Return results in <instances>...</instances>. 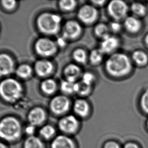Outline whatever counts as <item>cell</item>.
I'll use <instances>...</instances> for the list:
<instances>
[{
  "label": "cell",
  "mask_w": 148,
  "mask_h": 148,
  "mask_svg": "<svg viewBox=\"0 0 148 148\" xmlns=\"http://www.w3.org/2000/svg\"><path fill=\"white\" fill-rule=\"evenodd\" d=\"M32 69L28 65H22L17 69L16 74L21 78H26L30 76Z\"/></svg>",
  "instance_id": "obj_25"
},
{
  "label": "cell",
  "mask_w": 148,
  "mask_h": 148,
  "mask_svg": "<svg viewBox=\"0 0 148 148\" xmlns=\"http://www.w3.org/2000/svg\"><path fill=\"white\" fill-rule=\"evenodd\" d=\"M75 82H72L68 80L64 81L61 84V89L66 94H72L75 92Z\"/></svg>",
  "instance_id": "obj_27"
},
{
  "label": "cell",
  "mask_w": 148,
  "mask_h": 148,
  "mask_svg": "<svg viewBox=\"0 0 148 148\" xmlns=\"http://www.w3.org/2000/svg\"><path fill=\"white\" fill-rule=\"evenodd\" d=\"M103 55V52L100 49L93 50L90 55L91 62L94 64H98L102 61Z\"/></svg>",
  "instance_id": "obj_26"
},
{
  "label": "cell",
  "mask_w": 148,
  "mask_h": 148,
  "mask_svg": "<svg viewBox=\"0 0 148 148\" xmlns=\"http://www.w3.org/2000/svg\"><path fill=\"white\" fill-rule=\"evenodd\" d=\"M132 58L136 64L144 65L148 62V57L146 54L142 51H136L132 55Z\"/></svg>",
  "instance_id": "obj_22"
},
{
  "label": "cell",
  "mask_w": 148,
  "mask_h": 148,
  "mask_svg": "<svg viewBox=\"0 0 148 148\" xmlns=\"http://www.w3.org/2000/svg\"><path fill=\"white\" fill-rule=\"evenodd\" d=\"M56 84L52 79H47L42 84L41 88L44 92L48 94H51L54 92L56 89Z\"/></svg>",
  "instance_id": "obj_21"
},
{
  "label": "cell",
  "mask_w": 148,
  "mask_h": 148,
  "mask_svg": "<svg viewBox=\"0 0 148 148\" xmlns=\"http://www.w3.org/2000/svg\"><path fill=\"white\" fill-rule=\"evenodd\" d=\"M51 147V148H75L73 140L63 135L56 136L52 141Z\"/></svg>",
  "instance_id": "obj_14"
},
{
  "label": "cell",
  "mask_w": 148,
  "mask_h": 148,
  "mask_svg": "<svg viewBox=\"0 0 148 148\" xmlns=\"http://www.w3.org/2000/svg\"><path fill=\"white\" fill-rule=\"evenodd\" d=\"M105 148H120L119 146L115 142H109L106 145Z\"/></svg>",
  "instance_id": "obj_36"
},
{
  "label": "cell",
  "mask_w": 148,
  "mask_h": 148,
  "mask_svg": "<svg viewBox=\"0 0 148 148\" xmlns=\"http://www.w3.org/2000/svg\"><path fill=\"white\" fill-rule=\"evenodd\" d=\"M0 148H7L5 144H4L3 143L0 142Z\"/></svg>",
  "instance_id": "obj_40"
},
{
  "label": "cell",
  "mask_w": 148,
  "mask_h": 148,
  "mask_svg": "<svg viewBox=\"0 0 148 148\" xmlns=\"http://www.w3.org/2000/svg\"><path fill=\"white\" fill-rule=\"evenodd\" d=\"M64 73L67 80L75 82L81 73L80 68L75 64H70L64 70Z\"/></svg>",
  "instance_id": "obj_16"
},
{
  "label": "cell",
  "mask_w": 148,
  "mask_h": 148,
  "mask_svg": "<svg viewBox=\"0 0 148 148\" xmlns=\"http://www.w3.org/2000/svg\"><path fill=\"white\" fill-rule=\"evenodd\" d=\"M81 27L78 22L70 21L66 22L64 28V36L67 38H75L79 36Z\"/></svg>",
  "instance_id": "obj_10"
},
{
  "label": "cell",
  "mask_w": 148,
  "mask_h": 148,
  "mask_svg": "<svg viewBox=\"0 0 148 148\" xmlns=\"http://www.w3.org/2000/svg\"><path fill=\"white\" fill-rule=\"evenodd\" d=\"M95 32L98 36L102 39L110 36L108 27L105 24H98L95 28Z\"/></svg>",
  "instance_id": "obj_24"
},
{
  "label": "cell",
  "mask_w": 148,
  "mask_h": 148,
  "mask_svg": "<svg viewBox=\"0 0 148 148\" xmlns=\"http://www.w3.org/2000/svg\"><path fill=\"white\" fill-rule=\"evenodd\" d=\"M60 7L66 11H71L76 6V3L73 0H64L60 2Z\"/></svg>",
  "instance_id": "obj_30"
},
{
  "label": "cell",
  "mask_w": 148,
  "mask_h": 148,
  "mask_svg": "<svg viewBox=\"0 0 148 148\" xmlns=\"http://www.w3.org/2000/svg\"><path fill=\"white\" fill-rule=\"evenodd\" d=\"M111 28L115 32H117L121 29V25L117 22H112L110 25Z\"/></svg>",
  "instance_id": "obj_35"
},
{
  "label": "cell",
  "mask_w": 148,
  "mask_h": 148,
  "mask_svg": "<svg viewBox=\"0 0 148 148\" xmlns=\"http://www.w3.org/2000/svg\"><path fill=\"white\" fill-rule=\"evenodd\" d=\"M127 30L131 32H136L140 29L141 23L138 19L134 17H128L124 22Z\"/></svg>",
  "instance_id": "obj_18"
},
{
  "label": "cell",
  "mask_w": 148,
  "mask_h": 148,
  "mask_svg": "<svg viewBox=\"0 0 148 148\" xmlns=\"http://www.w3.org/2000/svg\"></svg>",
  "instance_id": "obj_42"
},
{
  "label": "cell",
  "mask_w": 148,
  "mask_h": 148,
  "mask_svg": "<svg viewBox=\"0 0 148 148\" xmlns=\"http://www.w3.org/2000/svg\"><path fill=\"white\" fill-rule=\"evenodd\" d=\"M14 64L12 59L6 54L0 55V75H6L13 70Z\"/></svg>",
  "instance_id": "obj_13"
},
{
  "label": "cell",
  "mask_w": 148,
  "mask_h": 148,
  "mask_svg": "<svg viewBox=\"0 0 148 148\" xmlns=\"http://www.w3.org/2000/svg\"><path fill=\"white\" fill-rule=\"evenodd\" d=\"M109 13L114 19L119 20L126 16L128 7L125 2L120 0L112 1L109 4Z\"/></svg>",
  "instance_id": "obj_5"
},
{
  "label": "cell",
  "mask_w": 148,
  "mask_h": 148,
  "mask_svg": "<svg viewBox=\"0 0 148 148\" xmlns=\"http://www.w3.org/2000/svg\"><path fill=\"white\" fill-rule=\"evenodd\" d=\"M46 117V113L44 110L41 108H36L31 110L28 114V120L30 124L36 126L42 124Z\"/></svg>",
  "instance_id": "obj_11"
},
{
  "label": "cell",
  "mask_w": 148,
  "mask_h": 148,
  "mask_svg": "<svg viewBox=\"0 0 148 148\" xmlns=\"http://www.w3.org/2000/svg\"><path fill=\"white\" fill-rule=\"evenodd\" d=\"M22 88L16 80L7 79L0 84V95L8 102H14L20 98Z\"/></svg>",
  "instance_id": "obj_3"
},
{
  "label": "cell",
  "mask_w": 148,
  "mask_h": 148,
  "mask_svg": "<svg viewBox=\"0 0 148 148\" xmlns=\"http://www.w3.org/2000/svg\"><path fill=\"white\" fill-rule=\"evenodd\" d=\"M91 86L86 84L82 80L75 84V92L81 95H86L90 92Z\"/></svg>",
  "instance_id": "obj_23"
},
{
  "label": "cell",
  "mask_w": 148,
  "mask_h": 148,
  "mask_svg": "<svg viewBox=\"0 0 148 148\" xmlns=\"http://www.w3.org/2000/svg\"><path fill=\"white\" fill-rule=\"evenodd\" d=\"M74 59L77 62L81 64L85 63L87 59L86 53L82 49H77L74 52L73 54Z\"/></svg>",
  "instance_id": "obj_28"
},
{
  "label": "cell",
  "mask_w": 148,
  "mask_h": 148,
  "mask_svg": "<svg viewBox=\"0 0 148 148\" xmlns=\"http://www.w3.org/2000/svg\"><path fill=\"white\" fill-rule=\"evenodd\" d=\"M24 148H44L43 143L37 136H28L24 143Z\"/></svg>",
  "instance_id": "obj_19"
},
{
  "label": "cell",
  "mask_w": 148,
  "mask_h": 148,
  "mask_svg": "<svg viewBox=\"0 0 148 148\" xmlns=\"http://www.w3.org/2000/svg\"><path fill=\"white\" fill-rule=\"evenodd\" d=\"M40 134L43 138L49 140L51 138L55 132V128L51 125H46L40 129Z\"/></svg>",
  "instance_id": "obj_20"
},
{
  "label": "cell",
  "mask_w": 148,
  "mask_h": 148,
  "mask_svg": "<svg viewBox=\"0 0 148 148\" xmlns=\"http://www.w3.org/2000/svg\"><path fill=\"white\" fill-rule=\"evenodd\" d=\"M94 75L89 72H86L82 76V81L86 84L91 86L92 82L94 80Z\"/></svg>",
  "instance_id": "obj_32"
},
{
  "label": "cell",
  "mask_w": 148,
  "mask_h": 148,
  "mask_svg": "<svg viewBox=\"0 0 148 148\" xmlns=\"http://www.w3.org/2000/svg\"><path fill=\"white\" fill-rule=\"evenodd\" d=\"M22 127L20 122L13 117H7L0 121V138L7 141L13 142L21 134Z\"/></svg>",
  "instance_id": "obj_2"
},
{
  "label": "cell",
  "mask_w": 148,
  "mask_h": 148,
  "mask_svg": "<svg viewBox=\"0 0 148 148\" xmlns=\"http://www.w3.org/2000/svg\"><path fill=\"white\" fill-rule=\"evenodd\" d=\"M61 18L55 14L44 13L38 19V26L42 32L47 34H55L58 32Z\"/></svg>",
  "instance_id": "obj_4"
},
{
  "label": "cell",
  "mask_w": 148,
  "mask_h": 148,
  "mask_svg": "<svg viewBox=\"0 0 148 148\" xmlns=\"http://www.w3.org/2000/svg\"><path fill=\"white\" fill-rule=\"evenodd\" d=\"M37 73L41 76L48 75L53 70L52 64L46 60H41L37 62L35 65Z\"/></svg>",
  "instance_id": "obj_15"
},
{
  "label": "cell",
  "mask_w": 148,
  "mask_h": 148,
  "mask_svg": "<svg viewBox=\"0 0 148 148\" xmlns=\"http://www.w3.org/2000/svg\"><path fill=\"white\" fill-rule=\"evenodd\" d=\"M58 44L60 46L63 47L66 44V41L64 38H60L58 40Z\"/></svg>",
  "instance_id": "obj_38"
},
{
  "label": "cell",
  "mask_w": 148,
  "mask_h": 148,
  "mask_svg": "<svg viewBox=\"0 0 148 148\" xmlns=\"http://www.w3.org/2000/svg\"><path fill=\"white\" fill-rule=\"evenodd\" d=\"M58 126L63 132L68 134L73 133L78 127V120L72 115L66 116L59 121Z\"/></svg>",
  "instance_id": "obj_9"
},
{
  "label": "cell",
  "mask_w": 148,
  "mask_h": 148,
  "mask_svg": "<svg viewBox=\"0 0 148 148\" xmlns=\"http://www.w3.org/2000/svg\"><path fill=\"white\" fill-rule=\"evenodd\" d=\"M74 111L81 117H85L89 112V106L87 103L83 100H78L75 103Z\"/></svg>",
  "instance_id": "obj_17"
},
{
  "label": "cell",
  "mask_w": 148,
  "mask_h": 148,
  "mask_svg": "<svg viewBox=\"0 0 148 148\" xmlns=\"http://www.w3.org/2000/svg\"><path fill=\"white\" fill-rule=\"evenodd\" d=\"M36 131V126L33 125L32 124H30L28 126H26V128L25 129V132L26 134H28L29 136H34V134Z\"/></svg>",
  "instance_id": "obj_34"
},
{
  "label": "cell",
  "mask_w": 148,
  "mask_h": 148,
  "mask_svg": "<svg viewBox=\"0 0 148 148\" xmlns=\"http://www.w3.org/2000/svg\"><path fill=\"white\" fill-rule=\"evenodd\" d=\"M131 10L134 14L138 16H142L146 13V8L143 5L138 3H135L131 6Z\"/></svg>",
  "instance_id": "obj_29"
},
{
  "label": "cell",
  "mask_w": 148,
  "mask_h": 148,
  "mask_svg": "<svg viewBox=\"0 0 148 148\" xmlns=\"http://www.w3.org/2000/svg\"><path fill=\"white\" fill-rule=\"evenodd\" d=\"M119 45L118 39L114 36H109L104 38L100 45V50L103 53H110L118 48Z\"/></svg>",
  "instance_id": "obj_12"
},
{
  "label": "cell",
  "mask_w": 148,
  "mask_h": 148,
  "mask_svg": "<svg viewBox=\"0 0 148 148\" xmlns=\"http://www.w3.org/2000/svg\"><path fill=\"white\" fill-rule=\"evenodd\" d=\"M146 42L147 44L148 45V35L146 36Z\"/></svg>",
  "instance_id": "obj_41"
},
{
  "label": "cell",
  "mask_w": 148,
  "mask_h": 148,
  "mask_svg": "<svg viewBox=\"0 0 148 148\" xmlns=\"http://www.w3.org/2000/svg\"><path fill=\"white\" fill-rule=\"evenodd\" d=\"M35 48L38 54L43 56H51L56 51L55 44L47 38L39 39L37 42Z\"/></svg>",
  "instance_id": "obj_6"
},
{
  "label": "cell",
  "mask_w": 148,
  "mask_h": 148,
  "mask_svg": "<svg viewBox=\"0 0 148 148\" xmlns=\"http://www.w3.org/2000/svg\"><path fill=\"white\" fill-rule=\"evenodd\" d=\"M93 2L96 5H102L103 3H104V1H93Z\"/></svg>",
  "instance_id": "obj_39"
},
{
  "label": "cell",
  "mask_w": 148,
  "mask_h": 148,
  "mask_svg": "<svg viewBox=\"0 0 148 148\" xmlns=\"http://www.w3.org/2000/svg\"><path fill=\"white\" fill-rule=\"evenodd\" d=\"M106 67L111 75L120 77L129 72L131 64L127 56L122 53H116L112 55L107 60Z\"/></svg>",
  "instance_id": "obj_1"
},
{
  "label": "cell",
  "mask_w": 148,
  "mask_h": 148,
  "mask_svg": "<svg viewBox=\"0 0 148 148\" xmlns=\"http://www.w3.org/2000/svg\"><path fill=\"white\" fill-rule=\"evenodd\" d=\"M98 11L96 9L90 5H85L80 9L78 13V17L82 22L90 24L96 20Z\"/></svg>",
  "instance_id": "obj_8"
},
{
  "label": "cell",
  "mask_w": 148,
  "mask_h": 148,
  "mask_svg": "<svg viewBox=\"0 0 148 148\" xmlns=\"http://www.w3.org/2000/svg\"><path fill=\"white\" fill-rule=\"evenodd\" d=\"M2 4L7 9H12L15 6L16 2L15 1H3Z\"/></svg>",
  "instance_id": "obj_33"
},
{
  "label": "cell",
  "mask_w": 148,
  "mask_h": 148,
  "mask_svg": "<svg viewBox=\"0 0 148 148\" xmlns=\"http://www.w3.org/2000/svg\"><path fill=\"white\" fill-rule=\"evenodd\" d=\"M124 148H138L137 145L132 143H129L125 145Z\"/></svg>",
  "instance_id": "obj_37"
},
{
  "label": "cell",
  "mask_w": 148,
  "mask_h": 148,
  "mask_svg": "<svg viewBox=\"0 0 148 148\" xmlns=\"http://www.w3.org/2000/svg\"><path fill=\"white\" fill-rule=\"evenodd\" d=\"M141 105L143 110L148 113V90L142 95L141 99Z\"/></svg>",
  "instance_id": "obj_31"
},
{
  "label": "cell",
  "mask_w": 148,
  "mask_h": 148,
  "mask_svg": "<svg viewBox=\"0 0 148 148\" xmlns=\"http://www.w3.org/2000/svg\"><path fill=\"white\" fill-rule=\"evenodd\" d=\"M70 101L62 96H57L52 100L50 107L52 111L56 114H62L66 112L70 107Z\"/></svg>",
  "instance_id": "obj_7"
}]
</instances>
